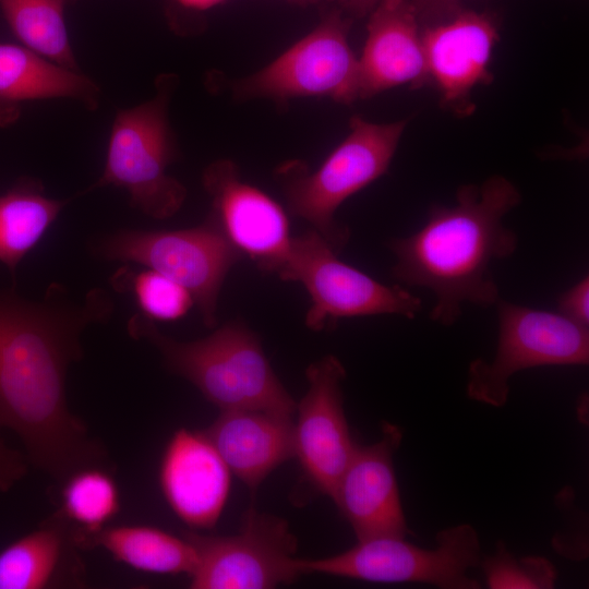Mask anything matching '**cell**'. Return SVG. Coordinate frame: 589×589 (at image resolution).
<instances>
[{"instance_id": "4fadbf2b", "label": "cell", "mask_w": 589, "mask_h": 589, "mask_svg": "<svg viewBox=\"0 0 589 589\" xmlns=\"http://www.w3.org/2000/svg\"><path fill=\"white\" fill-rule=\"evenodd\" d=\"M420 23L429 83L443 108L469 116L471 94L493 79L490 63L500 38L495 17L460 4Z\"/></svg>"}, {"instance_id": "44dd1931", "label": "cell", "mask_w": 589, "mask_h": 589, "mask_svg": "<svg viewBox=\"0 0 589 589\" xmlns=\"http://www.w3.org/2000/svg\"><path fill=\"white\" fill-rule=\"evenodd\" d=\"M100 548L112 558L143 573L190 576L195 550L183 536L147 525L107 526L84 538L79 549Z\"/></svg>"}, {"instance_id": "cb8c5ba5", "label": "cell", "mask_w": 589, "mask_h": 589, "mask_svg": "<svg viewBox=\"0 0 589 589\" xmlns=\"http://www.w3.org/2000/svg\"><path fill=\"white\" fill-rule=\"evenodd\" d=\"M68 0H0L2 14L23 46L80 71L65 23Z\"/></svg>"}, {"instance_id": "d6986e66", "label": "cell", "mask_w": 589, "mask_h": 589, "mask_svg": "<svg viewBox=\"0 0 589 589\" xmlns=\"http://www.w3.org/2000/svg\"><path fill=\"white\" fill-rule=\"evenodd\" d=\"M71 526L58 514L0 551V589L81 584Z\"/></svg>"}, {"instance_id": "9a60e30c", "label": "cell", "mask_w": 589, "mask_h": 589, "mask_svg": "<svg viewBox=\"0 0 589 589\" xmlns=\"http://www.w3.org/2000/svg\"><path fill=\"white\" fill-rule=\"evenodd\" d=\"M401 438L400 428L385 422L377 442L357 445L330 497L358 541L408 532L393 461Z\"/></svg>"}, {"instance_id": "ba28073f", "label": "cell", "mask_w": 589, "mask_h": 589, "mask_svg": "<svg viewBox=\"0 0 589 589\" xmlns=\"http://www.w3.org/2000/svg\"><path fill=\"white\" fill-rule=\"evenodd\" d=\"M497 344L491 361L474 359L468 369L469 398L502 407L510 377L522 370L549 365H587L589 329L557 311L540 310L498 299Z\"/></svg>"}, {"instance_id": "8992f818", "label": "cell", "mask_w": 589, "mask_h": 589, "mask_svg": "<svg viewBox=\"0 0 589 589\" xmlns=\"http://www.w3.org/2000/svg\"><path fill=\"white\" fill-rule=\"evenodd\" d=\"M437 545L423 549L404 538L381 537L358 543L339 554L298 558L302 575L324 574L373 582H423L445 589H476L468 572L481 564L474 528L460 524L441 530Z\"/></svg>"}, {"instance_id": "e0dca14e", "label": "cell", "mask_w": 589, "mask_h": 589, "mask_svg": "<svg viewBox=\"0 0 589 589\" xmlns=\"http://www.w3.org/2000/svg\"><path fill=\"white\" fill-rule=\"evenodd\" d=\"M358 70L359 100L429 84L421 23L410 0H378L369 13Z\"/></svg>"}, {"instance_id": "277c9868", "label": "cell", "mask_w": 589, "mask_h": 589, "mask_svg": "<svg viewBox=\"0 0 589 589\" xmlns=\"http://www.w3.org/2000/svg\"><path fill=\"white\" fill-rule=\"evenodd\" d=\"M407 122L376 123L354 115L346 137L317 169L310 171L300 160L281 164L276 177L288 212L309 223L339 253L350 230L335 219L336 211L387 172Z\"/></svg>"}, {"instance_id": "484cf974", "label": "cell", "mask_w": 589, "mask_h": 589, "mask_svg": "<svg viewBox=\"0 0 589 589\" xmlns=\"http://www.w3.org/2000/svg\"><path fill=\"white\" fill-rule=\"evenodd\" d=\"M486 584L493 589H549L556 579L554 566L545 557H514L503 542L482 562Z\"/></svg>"}, {"instance_id": "603a6c76", "label": "cell", "mask_w": 589, "mask_h": 589, "mask_svg": "<svg viewBox=\"0 0 589 589\" xmlns=\"http://www.w3.org/2000/svg\"><path fill=\"white\" fill-rule=\"evenodd\" d=\"M61 516L72 528L75 544L108 526L120 510V491L104 466L81 468L61 482Z\"/></svg>"}, {"instance_id": "3957f363", "label": "cell", "mask_w": 589, "mask_h": 589, "mask_svg": "<svg viewBox=\"0 0 589 589\" xmlns=\"http://www.w3.org/2000/svg\"><path fill=\"white\" fill-rule=\"evenodd\" d=\"M135 339L160 352L166 368L193 384L223 410L254 409L293 417L296 401L274 372L259 336L241 321H229L208 336L180 341L135 313L128 322Z\"/></svg>"}, {"instance_id": "5bb4252c", "label": "cell", "mask_w": 589, "mask_h": 589, "mask_svg": "<svg viewBox=\"0 0 589 589\" xmlns=\"http://www.w3.org/2000/svg\"><path fill=\"white\" fill-rule=\"evenodd\" d=\"M202 183L212 201L209 214L229 241L261 271L276 274L292 238L284 207L244 181L230 159L209 164L203 172Z\"/></svg>"}, {"instance_id": "9c48e42d", "label": "cell", "mask_w": 589, "mask_h": 589, "mask_svg": "<svg viewBox=\"0 0 589 589\" xmlns=\"http://www.w3.org/2000/svg\"><path fill=\"white\" fill-rule=\"evenodd\" d=\"M351 19L337 7L256 72L232 83L238 100L267 99L286 105L302 97H324L350 105L359 100L358 57L349 44Z\"/></svg>"}, {"instance_id": "1f68e13d", "label": "cell", "mask_w": 589, "mask_h": 589, "mask_svg": "<svg viewBox=\"0 0 589 589\" xmlns=\"http://www.w3.org/2000/svg\"><path fill=\"white\" fill-rule=\"evenodd\" d=\"M285 1L297 4V5H301V7L317 5V4L333 2V0H285Z\"/></svg>"}, {"instance_id": "7c38bea8", "label": "cell", "mask_w": 589, "mask_h": 589, "mask_svg": "<svg viewBox=\"0 0 589 589\" xmlns=\"http://www.w3.org/2000/svg\"><path fill=\"white\" fill-rule=\"evenodd\" d=\"M308 389L296 406L294 458L303 483L312 492L332 497L357 444L344 410L340 360L327 354L305 370Z\"/></svg>"}, {"instance_id": "6da1fadb", "label": "cell", "mask_w": 589, "mask_h": 589, "mask_svg": "<svg viewBox=\"0 0 589 589\" xmlns=\"http://www.w3.org/2000/svg\"><path fill=\"white\" fill-rule=\"evenodd\" d=\"M103 289L74 301L52 284L41 301L0 294V428L22 442L28 462L61 483L74 471L104 466L106 450L68 406L69 366L83 356L81 335L109 318Z\"/></svg>"}, {"instance_id": "7402d4cb", "label": "cell", "mask_w": 589, "mask_h": 589, "mask_svg": "<svg viewBox=\"0 0 589 589\" xmlns=\"http://www.w3.org/2000/svg\"><path fill=\"white\" fill-rule=\"evenodd\" d=\"M68 204L45 195L39 181L23 179L0 195V262L12 273Z\"/></svg>"}, {"instance_id": "83f0119b", "label": "cell", "mask_w": 589, "mask_h": 589, "mask_svg": "<svg viewBox=\"0 0 589 589\" xmlns=\"http://www.w3.org/2000/svg\"><path fill=\"white\" fill-rule=\"evenodd\" d=\"M25 455L11 448L0 436V493L11 490L27 472Z\"/></svg>"}, {"instance_id": "f1b7e54d", "label": "cell", "mask_w": 589, "mask_h": 589, "mask_svg": "<svg viewBox=\"0 0 589 589\" xmlns=\"http://www.w3.org/2000/svg\"><path fill=\"white\" fill-rule=\"evenodd\" d=\"M417 10L419 20L438 15L454 7L460 5L461 0H410Z\"/></svg>"}, {"instance_id": "52a82bcc", "label": "cell", "mask_w": 589, "mask_h": 589, "mask_svg": "<svg viewBox=\"0 0 589 589\" xmlns=\"http://www.w3.org/2000/svg\"><path fill=\"white\" fill-rule=\"evenodd\" d=\"M96 252L109 261L141 264L183 286L207 327L215 326L224 281L243 256L211 214L187 229L117 231L103 238Z\"/></svg>"}, {"instance_id": "ffe728a7", "label": "cell", "mask_w": 589, "mask_h": 589, "mask_svg": "<svg viewBox=\"0 0 589 589\" xmlns=\"http://www.w3.org/2000/svg\"><path fill=\"white\" fill-rule=\"evenodd\" d=\"M99 96L98 85L81 71L61 67L23 45L0 44V109H7L10 120L22 101L70 98L94 110Z\"/></svg>"}, {"instance_id": "4dcf8cb0", "label": "cell", "mask_w": 589, "mask_h": 589, "mask_svg": "<svg viewBox=\"0 0 589 589\" xmlns=\"http://www.w3.org/2000/svg\"><path fill=\"white\" fill-rule=\"evenodd\" d=\"M181 7L192 11H206L213 9L227 0H175Z\"/></svg>"}, {"instance_id": "ac0fdd59", "label": "cell", "mask_w": 589, "mask_h": 589, "mask_svg": "<svg viewBox=\"0 0 589 589\" xmlns=\"http://www.w3.org/2000/svg\"><path fill=\"white\" fill-rule=\"evenodd\" d=\"M231 473L251 491L294 458L293 417L254 409L223 410L203 430Z\"/></svg>"}, {"instance_id": "4316f807", "label": "cell", "mask_w": 589, "mask_h": 589, "mask_svg": "<svg viewBox=\"0 0 589 589\" xmlns=\"http://www.w3.org/2000/svg\"><path fill=\"white\" fill-rule=\"evenodd\" d=\"M557 312L570 321L589 325V277L582 276L577 283L560 294Z\"/></svg>"}, {"instance_id": "2e32d148", "label": "cell", "mask_w": 589, "mask_h": 589, "mask_svg": "<svg viewBox=\"0 0 589 589\" xmlns=\"http://www.w3.org/2000/svg\"><path fill=\"white\" fill-rule=\"evenodd\" d=\"M230 474L203 430L181 428L165 446L158 480L172 513L190 528L207 530L225 508Z\"/></svg>"}, {"instance_id": "8fae6325", "label": "cell", "mask_w": 589, "mask_h": 589, "mask_svg": "<svg viewBox=\"0 0 589 589\" xmlns=\"http://www.w3.org/2000/svg\"><path fill=\"white\" fill-rule=\"evenodd\" d=\"M193 545L192 589H271L290 585L301 572L298 541L287 521L250 508L231 536L182 533Z\"/></svg>"}, {"instance_id": "30bf717a", "label": "cell", "mask_w": 589, "mask_h": 589, "mask_svg": "<svg viewBox=\"0 0 589 589\" xmlns=\"http://www.w3.org/2000/svg\"><path fill=\"white\" fill-rule=\"evenodd\" d=\"M338 253L314 229L291 238L288 254L277 271L284 281L304 286L311 305L305 326L314 332L329 328L339 318L399 315L412 320L422 311V300L406 288L377 281L341 262Z\"/></svg>"}, {"instance_id": "d4e9b609", "label": "cell", "mask_w": 589, "mask_h": 589, "mask_svg": "<svg viewBox=\"0 0 589 589\" xmlns=\"http://www.w3.org/2000/svg\"><path fill=\"white\" fill-rule=\"evenodd\" d=\"M112 283L117 290L131 292L142 314L154 322L177 321L194 304L183 286L154 269L136 273L123 269L116 273Z\"/></svg>"}, {"instance_id": "5b68a950", "label": "cell", "mask_w": 589, "mask_h": 589, "mask_svg": "<svg viewBox=\"0 0 589 589\" xmlns=\"http://www.w3.org/2000/svg\"><path fill=\"white\" fill-rule=\"evenodd\" d=\"M175 74L156 80L154 97L119 110L112 123L103 175L93 185L125 190L131 205L155 219L173 216L187 199L185 187L167 173L178 158L169 121Z\"/></svg>"}, {"instance_id": "f546056e", "label": "cell", "mask_w": 589, "mask_h": 589, "mask_svg": "<svg viewBox=\"0 0 589 589\" xmlns=\"http://www.w3.org/2000/svg\"><path fill=\"white\" fill-rule=\"evenodd\" d=\"M333 2H336L337 8L352 20L369 15L378 0H333Z\"/></svg>"}, {"instance_id": "7a4b0ae2", "label": "cell", "mask_w": 589, "mask_h": 589, "mask_svg": "<svg viewBox=\"0 0 589 589\" xmlns=\"http://www.w3.org/2000/svg\"><path fill=\"white\" fill-rule=\"evenodd\" d=\"M520 202L516 185L494 175L481 184L461 185L454 205L431 207L418 231L387 243L396 259L393 277L433 293V322L452 326L465 303L488 308L501 298L490 268L517 250V233L503 218Z\"/></svg>"}]
</instances>
